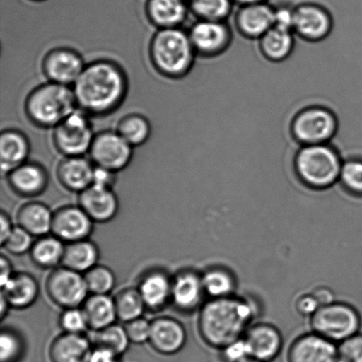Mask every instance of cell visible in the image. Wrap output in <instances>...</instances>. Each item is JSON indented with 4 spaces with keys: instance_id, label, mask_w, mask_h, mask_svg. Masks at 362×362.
<instances>
[{
    "instance_id": "6da1fadb",
    "label": "cell",
    "mask_w": 362,
    "mask_h": 362,
    "mask_svg": "<svg viewBox=\"0 0 362 362\" xmlns=\"http://www.w3.org/2000/svg\"><path fill=\"white\" fill-rule=\"evenodd\" d=\"M78 108L90 115L115 111L126 97L127 79L118 64L100 59L88 64L72 86Z\"/></svg>"
},
{
    "instance_id": "7a4b0ae2",
    "label": "cell",
    "mask_w": 362,
    "mask_h": 362,
    "mask_svg": "<svg viewBox=\"0 0 362 362\" xmlns=\"http://www.w3.org/2000/svg\"><path fill=\"white\" fill-rule=\"evenodd\" d=\"M257 313V306L247 298L209 299L199 313L198 331L208 346L222 350L243 338Z\"/></svg>"
},
{
    "instance_id": "3957f363",
    "label": "cell",
    "mask_w": 362,
    "mask_h": 362,
    "mask_svg": "<svg viewBox=\"0 0 362 362\" xmlns=\"http://www.w3.org/2000/svg\"><path fill=\"white\" fill-rule=\"evenodd\" d=\"M343 160L331 144L304 145L293 156V168L305 187L325 190L339 183Z\"/></svg>"
},
{
    "instance_id": "277c9868",
    "label": "cell",
    "mask_w": 362,
    "mask_h": 362,
    "mask_svg": "<svg viewBox=\"0 0 362 362\" xmlns=\"http://www.w3.org/2000/svg\"><path fill=\"white\" fill-rule=\"evenodd\" d=\"M150 55L155 69L170 78L186 76L197 56L188 32L180 28L158 30L152 38Z\"/></svg>"
},
{
    "instance_id": "5b68a950",
    "label": "cell",
    "mask_w": 362,
    "mask_h": 362,
    "mask_svg": "<svg viewBox=\"0 0 362 362\" xmlns=\"http://www.w3.org/2000/svg\"><path fill=\"white\" fill-rule=\"evenodd\" d=\"M77 108L73 88L52 81L34 88L25 103L28 119L45 129H54Z\"/></svg>"
},
{
    "instance_id": "8992f818",
    "label": "cell",
    "mask_w": 362,
    "mask_h": 362,
    "mask_svg": "<svg viewBox=\"0 0 362 362\" xmlns=\"http://www.w3.org/2000/svg\"><path fill=\"white\" fill-rule=\"evenodd\" d=\"M338 116L327 106H304L290 120L289 132L292 139L299 144L315 145L331 144L338 133Z\"/></svg>"
},
{
    "instance_id": "52a82bcc",
    "label": "cell",
    "mask_w": 362,
    "mask_h": 362,
    "mask_svg": "<svg viewBox=\"0 0 362 362\" xmlns=\"http://www.w3.org/2000/svg\"><path fill=\"white\" fill-rule=\"evenodd\" d=\"M310 326L312 332L339 344L360 332L361 318L352 305L334 301L319 308L310 317Z\"/></svg>"
},
{
    "instance_id": "ba28073f",
    "label": "cell",
    "mask_w": 362,
    "mask_h": 362,
    "mask_svg": "<svg viewBox=\"0 0 362 362\" xmlns=\"http://www.w3.org/2000/svg\"><path fill=\"white\" fill-rule=\"evenodd\" d=\"M88 116L77 108L54 127L53 141L57 150L65 157H81L90 152L95 134Z\"/></svg>"
},
{
    "instance_id": "9c48e42d",
    "label": "cell",
    "mask_w": 362,
    "mask_h": 362,
    "mask_svg": "<svg viewBox=\"0 0 362 362\" xmlns=\"http://www.w3.org/2000/svg\"><path fill=\"white\" fill-rule=\"evenodd\" d=\"M334 19L327 7L306 1L294 6L293 32L308 42H320L332 34Z\"/></svg>"
},
{
    "instance_id": "30bf717a",
    "label": "cell",
    "mask_w": 362,
    "mask_h": 362,
    "mask_svg": "<svg viewBox=\"0 0 362 362\" xmlns=\"http://www.w3.org/2000/svg\"><path fill=\"white\" fill-rule=\"evenodd\" d=\"M45 289L52 303L65 310L83 305L88 293L84 276L64 266L49 273Z\"/></svg>"
},
{
    "instance_id": "8fae6325",
    "label": "cell",
    "mask_w": 362,
    "mask_h": 362,
    "mask_svg": "<svg viewBox=\"0 0 362 362\" xmlns=\"http://www.w3.org/2000/svg\"><path fill=\"white\" fill-rule=\"evenodd\" d=\"M195 52L204 58H216L228 51L233 35L227 21L197 20L187 31Z\"/></svg>"
},
{
    "instance_id": "7c38bea8",
    "label": "cell",
    "mask_w": 362,
    "mask_h": 362,
    "mask_svg": "<svg viewBox=\"0 0 362 362\" xmlns=\"http://www.w3.org/2000/svg\"><path fill=\"white\" fill-rule=\"evenodd\" d=\"M133 148L117 131L108 130L95 134L88 154L95 166L117 173L129 165Z\"/></svg>"
},
{
    "instance_id": "4fadbf2b",
    "label": "cell",
    "mask_w": 362,
    "mask_h": 362,
    "mask_svg": "<svg viewBox=\"0 0 362 362\" xmlns=\"http://www.w3.org/2000/svg\"><path fill=\"white\" fill-rule=\"evenodd\" d=\"M86 66L83 57L69 48H55L42 60V72L52 83L73 86Z\"/></svg>"
},
{
    "instance_id": "5bb4252c",
    "label": "cell",
    "mask_w": 362,
    "mask_h": 362,
    "mask_svg": "<svg viewBox=\"0 0 362 362\" xmlns=\"http://www.w3.org/2000/svg\"><path fill=\"white\" fill-rule=\"evenodd\" d=\"M238 33L250 40H259L274 27V6L269 2L240 5L234 12Z\"/></svg>"
},
{
    "instance_id": "9a60e30c",
    "label": "cell",
    "mask_w": 362,
    "mask_h": 362,
    "mask_svg": "<svg viewBox=\"0 0 362 362\" xmlns=\"http://www.w3.org/2000/svg\"><path fill=\"white\" fill-rule=\"evenodd\" d=\"M93 223L80 206H64L53 213L52 233L66 243L86 240Z\"/></svg>"
},
{
    "instance_id": "2e32d148",
    "label": "cell",
    "mask_w": 362,
    "mask_h": 362,
    "mask_svg": "<svg viewBox=\"0 0 362 362\" xmlns=\"http://www.w3.org/2000/svg\"><path fill=\"white\" fill-rule=\"evenodd\" d=\"M287 362H336L337 344L314 332L300 335L291 344Z\"/></svg>"
},
{
    "instance_id": "e0dca14e",
    "label": "cell",
    "mask_w": 362,
    "mask_h": 362,
    "mask_svg": "<svg viewBox=\"0 0 362 362\" xmlns=\"http://www.w3.org/2000/svg\"><path fill=\"white\" fill-rule=\"evenodd\" d=\"M250 356L262 362H272L279 356L283 347V337L276 326L268 322L251 325L243 336Z\"/></svg>"
},
{
    "instance_id": "ac0fdd59",
    "label": "cell",
    "mask_w": 362,
    "mask_h": 362,
    "mask_svg": "<svg viewBox=\"0 0 362 362\" xmlns=\"http://www.w3.org/2000/svg\"><path fill=\"white\" fill-rule=\"evenodd\" d=\"M79 206L92 221L106 223L115 218L119 202L112 188L91 185L79 194Z\"/></svg>"
},
{
    "instance_id": "d6986e66",
    "label": "cell",
    "mask_w": 362,
    "mask_h": 362,
    "mask_svg": "<svg viewBox=\"0 0 362 362\" xmlns=\"http://www.w3.org/2000/svg\"><path fill=\"white\" fill-rule=\"evenodd\" d=\"M187 341L184 326L175 318L160 317L151 322L148 342L158 353L173 354L183 349Z\"/></svg>"
},
{
    "instance_id": "ffe728a7",
    "label": "cell",
    "mask_w": 362,
    "mask_h": 362,
    "mask_svg": "<svg viewBox=\"0 0 362 362\" xmlns=\"http://www.w3.org/2000/svg\"><path fill=\"white\" fill-rule=\"evenodd\" d=\"M206 296L202 275L194 271H183L173 279L172 301L178 310L191 312L200 306Z\"/></svg>"
},
{
    "instance_id": "44dd1931",
    "label": "cell",
    "mask_w": 362,
    "mask_h": 362,
    "mask_svg": "<svg viewBox=\"0 0 362 362\" xmlns=\"http://www.w3.org/2000/svg\"><path fill=\"white\" fill-rule=\"evenodd\" d=\"M94 170L93 162L84 156L66 157L59 163L57 176L66 189L80 194L93 182Z\"/></svg>"
},
{
    "instance_id": "7402d4cb",
    "label": "cell",
    "mask_w": 362,
    "mask_h": 362,
    "mask_svg": "<svg viewBox=\"0 0 362 362\" xmlns=\"http://www.w3.org/2000/svg\"><path fill=\"white\" fill-rule=\"evenodd\" d=\"M8 182L16 194L24 197H35L44 193L48 175L42 165L26 162L7 175Z\"/></svg>"
},
{
    "instance_id": "603a6c76",
    "label": "cell",
    "mask_w": 362,
    "mask_h": 362,
    "mask_svg": "<svg viewBox=\"0 0 362 362\" xmlns=\"http://www.w3.org/2000/svg\"><path fill=\"white\" fill-rule=\"evenodd\" d=\"M92 350L86 337L64 332L53 340L49 356L52 362H88Z\"/></svg>"
},
{
    "instance_id": "cb8c5ba5",
    "label": "cell",
    "mask_w": 362,
    "mask_h": 362,
    "mask_svg": "<svg viewBox=\"0 0 362 362\" xmlns=\"http://www.w3.org/2000/svg\"><path fill=\"white\" fill-rule=\"evenodd\" d=\"M189 11L187 0H148L146 4L148 20L159 30L180 28Z\"/></svg>"
},
{
    "instance_id": "d4e9b609",
    "label": "cell",
    "mask_w": 362,
    "mask_h": 362,
    "mask_svg": "<svg viewBox=\"0 0 362 362\" xmlns=\"http://www.w3.org/2000/svg\"><path fill=\"white\" fill-rule=\"evenodd\" d=\"M30 152V141L20 131L6 129L0 136V163L1 171L9 175L13 170L28 160Z\"/></svg>"
},
{
    "instance_id": "484cf974",
    "label": "cell",
    "mask_w": 362,
    "mask_h": 362,
    "mask_svg": "<svg viewBox=\"0 0 362 362\" xmlns=\"http://www.w3.org/2000/svg\"><path fill=\"white\" fill-rule=\"evenodd\" d=\"M1 296L9 306L16 310H25L37 300L39 286L33 276L28 273H14L12 278L1 286Z\"/></svg>"
},
{
    "instance_id": "4316f807",
    "label": "cell",
    "mask_w": 362,
    "mask_h": 362,
    "mask_svg": "<svg viewBox=\"0 0 362 362\" xmlns=\"http://www.w3.org/2000/svg\"><path fill=\"white\" fill-rule=\"evenodd\" d=\"M293 31L272 27L258 40V49L262 58L272 63H281L288 59L296 48Z\"/></svg>"
},
{
    "instance_id": "83f0119b",
    "label": "cell",
    "mask_w": 362,
    "mask_h": 362,
    "mask_svg": "<svg viewBox=\"0 0 362 362\" xmlns=\"http://www.w3.org/2000/svg\"><path fill=\"white\" fill-rule=\"evenodd\" d=\"M172 286L173 279L165 272L153 271L141 279L138 290L145 306L151 310H158L172 300Z\"/></svg>"
},
{
    "instance_id": "f1b7e54d",
    "label": "cell",
    "mask_w": 362,
    "mask_h": 362,
    "mask_svg": "<svg viewBox=\"0 0 362 362\" xmlns=\"http://www.w3.org/2000/svg\"><path fill=\"white\" fill-rule=\"evenodd\" d=\"M53 213L47 205L39 202L25 204L17 213L18 226L32 236L44 237L52 233Z\"/></svg>"
},
{
    "instance_id": "f546056e",
    "label": "cell",
    "mask_w": 362,
    "mask_h": 362,
    "mask_svg": "<svg viewBox=\"0 0 362 362\" xmlns=\"http://www.w3.org/2000/svg\"><path fill=\"white\" fill-rule=\"evenodd\" d=\"M88 328L98 332L115 324L117 318L115 300L103 294H92L83 305Z\"/></svg>"
},
{
    "instance_id": "4dcf8cb0",
    "label": "cell",
    "mask_w": 362,
    "mask_h": 362,
    "mask_svg": "<svg viewBox=\"0 0 362 362\" xmlns=\"http://www.w3.org/2000/svg\"><path fill=\"white\" fill-rule=\"evenodd\" d=\"M99 251L95 244L86 240L67 243L64 252V267L83 273L90 271L97 265Z\"/></svg>"
},
{
    "instance_id": "1f68e13d",
    "label": "cell",
    "mask_w": 362,
    "mask_h": 362,
    "mask_svg": "<svg viewBox=\"0 0 362 362\" xmlns=\"http://www.w3.org/2000/svg\"><path fill=\"white\" fill-rule=\"evenodd\" d=\"M201 275L206 296H209V299H221L234 296L237 280L229 269L223 266H213Z\"/></svg>"
},
{
    "instance_id": "d6a6232c",
    "label": "cell",
    "mask_w": 362,
    "mask_h": 362,
    "mask_svg": "<svg viewBox=\"0 0 362 362\" xmlns=\"http://www.w3.org/2000/svg\"><path fill=\"white\" fill-rule=\"evenodd\" d=\"M66 246L54 235L44 236L35 241L30 257L35 265L42 269H53L62 262Z\"/></svg>"
},
{
    "instance_id": "836d02e7",
    "label": "cell",
    "mask_w": 362,
    "mask_h": 362,
    "mask_svg": "<svg viewBox=\"0 0 362 362\" xmlns=\"http://www.w3.org/2000/svg\"><path fill=\"white\" fill-rule=\"evenodd\" d=\"M116 131L131 146L138 147L146 143L150 138L151 127L144 116L132 113L119 120Z\"/></svg>"
},
{
    "instance_id": "e575fe53",
    "label": "cell",
    "mask_w": 362,
    "mask_h": 362,
    "mask_svg": "<svg viewBox=\"0 0 362 362\" xmlns=\"http://www.w3.org/2000/svg\"><path fill=\"white\" fill-rule=\"evenodd\" d=\"M234 4L233 0H189L188 5L197 20L227 21Z\"/></svg>"
},
{
    "instance_id": "d590c367",
    "label": "cell",
    "mask_w": 362,
    "mask_h": 362,
    "mask_svg": "<svg viewBox=\"0 0 362 362\" xmlns=\"http://www.w3.org/2000/svg\"><path fill=\"white\" fill-rule=\"evenodd\" d=\"M113 300H115L117 317L122 322H127L141 317V315L146 308L138 288H126L119 291Z\"/></svg>"
},
{
    "instance_id": "8d00e7d4",
    "label": "cell",
    "mask_w": 362,
    "mask_h": 362,
    "mask_svg": "<svg viewBox=\"0 0 362 362\" xmlns=\"http://www.w3.org/2000/svg\"><path fill=\"white\" fill-rule=\"evenodd\" d=\"M129 342L125 327L115 324L95 332L93 338L95 346L112 351L117 356L125 352Z\"/></svg>"
},
{
    "instance_id": "74e56055",
    "label": "cell",
    "mask_w": 362,
    "mask_h": 362,
    "mask_svg": "<svg viewBox=\"0 0 362 362\" xmlns=\"http://www.w3.org/2000/svg\"><path fill=\"white\" fill-rule=\"evenodd\" d=\"M339 183L347 193L362 197V158L344 159Z\"/></svg>"
},
{
    "instance_id": "f35d334b",
    "label": "cell",
    "mask_w": 362,
    "mask_h": 362,
    "mask_svg": "<svg viewBox=\"0 0 362 362\" xmlns=\"http://www.w3.org/2000/svg\"><path fill=\"white\" fill-rule=\"evenodd\" d=\"M88 293L92 294H103L107 296L115 288L116 279L111 269L103 265H95V267L85 272Z\"/></svg>"
},
{
    "instance_id": "ab89813d",
    "label": "cell",
    "mask_w": 362,
    "mask_h": 362,
    "mask_svg": "<svg viewBox=\"0 0 362 362\" xmlns=\"http://www.w3.org/2000/svg\"><path fill=\"white\" fill-rule=\"evenodd\" d=\"M33 244V236L23 227L17 226L13 227L2 247H6L11 254L21 255L30 252Z\"/></svg>"
},
{
    "instance_id": "60d3db41",
    "label": "cell",
    "mask_w": 362,
    "mask_h": 362,
    "mask_svg": "<svg viewBox=\"0 0 362 362\" xmlns=\"http://www.w3.org/2000/svg\"><path fill=\"white\" fill-rule=\"evenodd\" d=\"M336 362H362V334L360 332L337 344Z\"/></svg>"
},
{
    "instance_id": "b9f144b4",
    "label": "cell",
    "mask_w": 362,
    "mask_h": 362,
    "mask_svg": "<svg viewBox=\"0 0 362 362\" xmlns=\"http://www.w3.org/2000/svg\"><path fill=\"white\" fill-rule=\"evenodd\" d=\"M23 352V341L16 333L9 329L1 332L0 336V356L1 362H16Z\"/></svg>"
},
{
    "instance_id": "7bdbcfd3",
    "label": "cell",
    "mask_w": 362,
    "mask_h": 362,
    "mask_svg": "<svg viewBox=\"0 0 362 362\" xmlns=\"http://www.w3.org/2000/svg\"><path fill=\"white\" fill-rule=\"evenodd\" d=\"M59 324L64 332L72 334H83L88 328L83 308H79L65 310L60 317Z\"/></svg>"
},
{
    "instance_id": "ee69618b",
    "label": "cell",
    "mask_w": 362,
    "mask_h": 362,
    "mask_svg": "<svg viewBox=\"0 0 362 362\" xmlns=\"http://www.w3.org/2000/svg\"><path fill=\"white\" fill-rule=\"evenodd\" d=\"M151 322L140 317L126 322L125 329L130 342L143 344L150 339Z\"/></svg>"
},
{
    "instance_id": "f6af8a7d",
    "label": "cell",
    "mask_w": 362,
    "mask_h": 362,
    "mask_svg": "<svg viewBox=\"0 0 362 362\" xmlns=\"http://www.w3.org/2000/svg\"><path fill=\"white\" fill-rule=\"evenodd\" d=\"M220 351H221L222 359L226 362H240L251 357L247 344L243 337Z\"/></svg>"
},
{
    "instance_id": "bcb514c9",
    "label": "cell",
    "mask_w": 362,
    "mask_h": 362,
    "mask_svg": "<svg viewBox=\"0 0 362 362\" xmlns=\"http://www.w3.org/2000/svg\"><path fill=\"white\" fill-rule=\"evenodd\" d=\"M294 6H274V27L293 31Z\"/></svg>"
},
{
    "instance_id": "7dc6e473",
    "label": "cell",
    "mask_w": 362,
    "mask_h": 362,
    "mask_svg": "<svg viewBox=\"0 0 362 362\" xmlns=\"http://www.w3.org/2000/svg\"><path fill=\"white\" fill-rule=\"evenodd\" d=\"M294 305L298 313L308 317H311L320 308L318 301L311 293L298 297Z\"/></svg>"
},
{
    "instance_id": "c3c4849f",
    "label": "cell",
    "mask_w": 362,
    "mask_h": 362,
    "mask_svg": "<svg viewBox=\"0 0 362 362\" xmlns=\"http://www.w3.org/2000/svg\"><path fill=\"white\" fill-rule=\"evenodd\" d=\"M115 173L109 170L98 168L95 165L93 182L95 186L112 188L115 181Z\"/></svg>"
},
{
    "instance_id": "681fc988",
    "label": "cell",
    "mask_w": 362,
    "mask_h": 362,
    "mask_svg": "<svg viewBox=\"0 0 362 362\" xmlns=\"http://www.w3.org/2000/svg\"><path fill=\"white\" fill-rule=\"evenodd\" d=\"M311 293L313 294L315 299H317L320 307L331 304L335 301L334 293L327 286L315 287V288L312 291Z\"/></svg>"
},
{
    "instance_id": "f907efd6",
    "label": "cell",
    "mask_w": 362,
    "mask_h": 362,
    "mask_svg": "<svg viewBox=\"0 0 362 362\" xmlns=\"http://www.w3.org/2000/svg\"><path fill=\"white\" fill-rule=\"evenodd\" d=\"M117 354L103 347L95 346L88 362H117Z\"/></svg>"
},
{
    "instance_id": "816d5d0a",
    "label": "cell",
    "mask_w": 362,
    "mask_h": 362,
    "mask_svg": "<svg viewBox=\"0 0 362 362\" xmlns=\"http://www.w3.org/2000/svg\"><path fill=\"white\" fill-rule=\"evenodd\" d=\"M0 266H1V274H0V285L4 286L12 278L14 273L13 272L12 265L9 259L2 255L0 258Z\"/></svg>"
},
{
    "instance_id": "f5cc1de1",
    "label": "cell",
    "mask_w": 362,
    "mask_h": 362,
    "mask_svg": "<svg viewBox=\"0 0 362 362\" xmlns=\"http://www.w3.org/2000/svg\"><path fill=\"white\" fill-rule=\"evenodd\" d=\"M0 223H1V235H0V241H1V245H3L5 243L11 232H12L14 226H12L9 216L7 215L5 211H2L1 215H0Z\"/></svg>"
},
{
    "instance_id": "db71d44e",
    "label": "cell",
    "mask_w": 362,
    "mask_h": 362,
    "mask_svg": "<svg viewBox=\"0 0 362 362\" xmlns=\"http://www.w3.org/2000/svg\"><path fill=\"white\" fill-rule=\"evenodd\" d=\"M10 308L8 303H7L5 298L1 296V308H0V317H1L2 320L5 315L7 313V310Z\"/></svg>"
},
{
    "instance_id": "11a10c76",
    "label": "cell",
    "mask_w": 362,
    "mask_h": 362,
    "mask_svg": "<svg viewBox=\"0 0 362 362\" xmlns=\"http://www.w3.org/2000/svg\"><path fill=\"white\" fill-rule=\"evenodd\" d=\"M233 1L240 6L247 5V4L266 3L269 2V0H233Z\"/></svg>"
},
{
    "instance_id": "9f6ffc18",
    "label": "cell",
    "mask_w": 362,
    "mask_h": 362,
    "mask_svg": "<svg viewBox=\"0 0 362 362\" xmlns=\"http://www.w3.org/2000/svg\"><path fill=\"white\" fill-rule=\"evenodd\" d=\"M240 362H262V361L255 359V358H253V357H248V358H247V359H245Z\"/></svg>"
},
{
    "instance_id": "6f0895ef",
    "label": "cell",
    "mask_w": 362,
    "mask_h": 362,
    "mask_svg": "<svg viewBox=\"0 0 362 362\" xmlns=\"http://www.w3.org/2000/svg\"><path fill=\"white\" fill-rule=\"evenodd\" d=\"M34 1H42V0H34Z\"/></svg>"
},
{
    "instance_id": "680465c9",
    "label": "cell",
    "mask_w": 362,
    "mask_h": 362,
    "mask_svg": "<svg viewBox=\"0 0 362 362\" xmlns=\"http://www.w3.org/2000/svg\"><path fill=\"white\" fill-rule=\"evenodd\" d=\"M188 1H189V0H188Z\"/></svg>"
}]
</instances>
